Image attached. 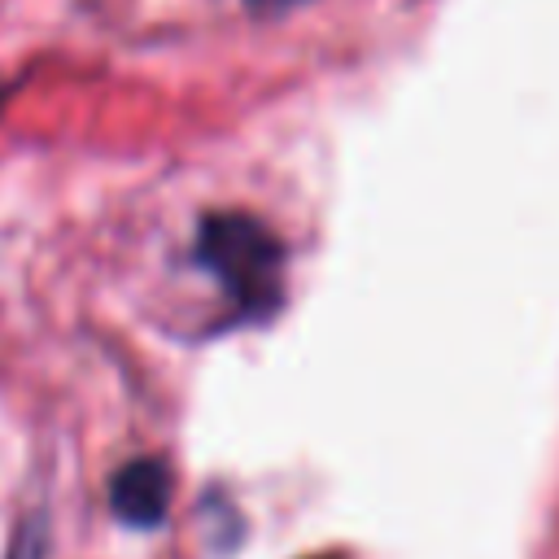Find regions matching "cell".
Returning a JSON list of instances; mask_svg holds the SVG:
<instances>
[{
  "label": "cell",
  "mask_w": 559,
  "mask_h": 559,
  "mask_svg": "<svg viewBox=\"0 0 559 559\" xmlns=\"http://www.w3.org/2000/svg\"><path fill=\"white\" fill-rule=\"evenodd\" d=\"M197 262L218 280L245 319H266L284 301V245L253 214H205L197 231Z\"/></svg>",
  "instance_id": "obj_1"
},
{
  "label": "cell",
  "mask_w": 559,
  "mask_h": 559,
  "mask_svg": "<svg viewBox=\"0 0 559 559\" xmlns=\"http://www.w3.org/2000/svg\"><path fill=\"white\" fill-rule=\"evenodd\" d=\"M170 493H175V480H170V467L153 454L144 459H131L114 472L109 480V511L131 524V528H157L170 511Z\"/></svg>",
  "instance_id": "obj_2"
},
{
  "label": "cell",
  "mask_w": 559,
  "mask_h": 559,
  "mask_svg": "<svg viewBox=\"0 0 559 559\" xmlns=\"http://www.w3.org/2000/svg\"><path fill=\"white\" fill-rule=\"evenodd\" d=\"M293 4H301V0H249V9H258V13H284Z\"/></svg>",
  "instance_id": "obj_3"
},
{
  "label": "cell",
  "mask_w": 559,
  "mask_h": 559,
  "mask_svg": "<svg viewBox=\"0 0 559 559\" xmlns=\"http://www.w3.org/2000/svg\"><path fill=\"white\" fill-rule=\"evenodd\" d=\"M0 96H4V92H0Z\"/></svg>",
  "instance_id": "obj_4"
}]
</instances>
